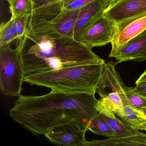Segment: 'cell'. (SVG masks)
I'll return each instance as SVG.
<instances>
[{
  "mask_svg": "<svg viewBox=\"0 0 146 146\" xmlns=\"http://www.w3.org/2000/svg\"><path fill=\"white\" fill-rule=\"evenodd\" d=\"M17 46L25 75L74 66L102 64L92 48L58 32L48 19L31 13Z\"/></svg>",
  "mask_w": 146,
  "mask_h": 146,
  "instance_id": "cell-1",
  "label": "cell"
},
{
  "mask_svg": "<svg viewBox=\"0 0 146 146\" xmlns=\"http://www.w3.org/2000/svg\"><path fill=\"white\" fill-rule=\"evenodd\" d=\"M91 93H68L52 90L43 95H20L10 117L35 135H43L54 127L72 120L88 125L99 113L98 100Z\"/></svg>",
  "mask_w": 146,
  "mask_h": 146,
  "instance_id": "cell-2",
  "label": "cell"
},
{
  "mask_svg": "<svg viewBox=\"0 0 146 146\" xmlns=\"http://www.w3.org/2000/svg\"><path fill=\"white\" fill-rule=\"evenodd\" d=\"M104 64L74 66L25 75L24 82L31 85L46 87L56 92L95 94Z\"/></svg>",
  "mask_w": 146,
  "mask_h": 146,
  "instance_id": "cell-3",
  "label": "cell"
},
{
  "mask_svg": "<svg viewBox=\"0 0 146 146\" xmlns=\"http://www.w3.org/2000/svg\"><path fill=\"white\" fill-rule=\"evenodd\" d=\"M25 76L17 47H0V88L6 96L21 95Z\"/></svg>",
  "mask_w": 146,
  "mask_h": 146,
  "instance_id": "cell-4",
  "label": "cell"
},
{
  "mask_svg": "<svg viewBox=\"0 0 146 146\" xmlns=\"http://www.w3.org/2000/svg\"><path fill=\"white\" fill-rule=\"evenodd\" d=\"M87 130V125L72 120L54 127L44 136L55 145L83 146L87 141L85 134Z\"/></svg>",
  "mask_w": 146,
  "mask_h": 146,
  "instance_id": "cell-5",
  "label": "cell"
},
{
  "mask_svg": "<svg viewBox=\"0 0 146 146\" xmlns=\"http://www.w3.org/2000/svg\"><path fill=\"white\" fill-rule=\"evenodd\" d=\"M146 30V12L116 23L110 58L129 41Z\"/></svg>",
  "mask_w": 146,
  "mask_h": 146,
  "instance_id": "cell-6",
  "label": "cell"
},
{
  "mask_svg": "<svg viewBox=\"0 0 146 146\" xmlns=\"http://www.w3.org/2000/svg\"><path fill=\"white\" fill-rule=\"evenodd\" d=\"M116 27V22L103 14L77 40L92 48L103 46L112 42Z\"/></svg>",
  "mask_w": 146,
  "mask_h": 146,
  "instance_id": "cell-7",
  "label": "cell"
},
{
  "mask_svg": "<svg viewBox=\"0 0 146 146\" xmlns=\"http://www.w3.org/2000/svg\"><path fill=\"white\" fill-rule=\"evenodd\" d=\"M146 12V0H118L107 7L103 15L116 23Z\"/></svg>",
  "mask_w": 146,
  "mask_h": 146,
  "instance_id": "cell-8",
  "label": "cell"
},
{
  "mask_svg": "<svg viewBox=\"0 0 146 146\" xmlns=\"http://www.w3.org/2000/svg\"><path fill=\"white\" fill-rule=\"evenodd\" d=\"M107 7L106 0H95L80 9L75 25L74 38L76 40L100 17Z\"/></svg>",
  "mask_w": 146,
  "mask_h": 146,
  "instance_id": "cell-9",
  "label": "cell"
},
{
  "mask_svg": "<svg viewBox=\"0 0 146 146\" xmlns=\"http://www.w3.org/2000/svg\"><path fill=\"white\" fill-rule=\"evenodd\" d=\"M111 58L118 63L128 61L143 62L146 60V30L133 38L117 50Z\"/></svg>",
  "mask_w": 146,
  "mask_h": 146,
  "instance_id": "cell-10",
  "label": "cell"
},
{
  "mask_svg": "<svg viewBox=\"0 0 146 146\" xmlns=\"http://www.w3.org/2000/svg\"><path fill=\"white\" fill-rule=\"evenodd\" d=\"M119 64L110 61L103 64L102 75L100 84L96 89L100 98L112 92H118L120 96L125 93V85L123 82L119 73L117 72L115 66Z\"/></svg>",
  "mask_w": 146,
  "mask_h": 146,
  "instance_id": "cell-11",
  "label": "cell"
},
{
  "mask_svg": "<svg viewBox=\"0 0 146 146\" xmlns=\"http://www.w3.org/2000/svg\"><path fill=\"white\" fill-rule=\"evenodd\" d=\"M80 9L68 10L63 7L57 15L48 20L58 32L74 38V29Z\"/></svg>",
  "mask_w": 146,
  "mask_h": 146,
  "instance_id": "cell-12",
  "label": "cell"
},
{
  "mask_svg": "<svg viewBox=\"0 0 146 146\" xmlns=\"http://www.w3.org/2000/svg\"><path fill=\"white\" fill-rule=\"evenodd\" d=\"M95 108L99 113L109 117H115L117 115L120 118L124 115V106L118 92L108 94L98 100Z\"/></svg>",
  "mask_w": 146,
  "mask_h": 146,
  "instance_id": "cell-13",
  "label": "cell"
},
{
  "mask_svg": "<svg viewBox=\"0 0 146 146\" xmlns=\"http://www.w3.org/2000/svg\"><path fill=\"white\" fill-rule=\"evenodd\" d=\"M146 146V134H138L123 137H108L104 140L86 141L83 146Z\"/></svg>",
  "mask_w": 146,
  "mask_h": 146,
  "instance_id": "cell-14",
  "label": "cell"
},
{
  "mask_svg": "<svg viewBox=\"0 0 146 146\" xmlns=\"http://www.w3.org/2000/svg\"><path fill=\"white\" fill-rule=\"evenodd\" d=\"M124 115L120 118L121 120L133 129L137 130H144L146 120L141 110L135 108L129 101L124 104Z\"/></svg>",
  "mask_w": 146,
  "mask_h": 146,
  "instance_id": "cell-15",
  "label": "cell"
},
{
  "mask_svg": "<svg viewBox=\"0 0 146 146\" xmlns=\"http://www.w3.org/2000/svg\"><path fill=\"white\" fill-rule=\"evenodd\" d=\"M106 121L115 134L114 137L129 136L138 134L140 131L133 129L127 124L118 119L117 117L111 118L100 113Z\"/></svg>",
  "mask_w": 146,
  "mask_h": 146,
  "instance_id": "cell-16",
  "label": "cell"
},
{
  "mask_svg": "<svg viewBox=\"0 0 146 146\" xmlns=\"http://www.w3.org/2000/svg\"><path fill=\"white\" fill-rule=\"evenodd\" d=\"M88 130L97 135L108 137H114L115 134L110 125L100 113L90 120L88 125Z\"/></svg>",
  "mask_w": 146,
  "mask_h": 146,
  "instance_id": "cell-17",
  "label": "cell"
},
{
  "mask_svg": "<svg viewBox=\"0 0 146 146\" xmlns=\"http://www.w3.org/2000/svg\"><path fill=\"white\" fill-rule=\"evenodd\" d=\"M19 39L13 20L2 22L0 26V47L10 45L12 42Z\"/></svg>",
  "mask_w": 146,
  "mask_h": 146,
  "instance_id": "cell-18",
  "label": "cell"
},
{
  "mask_svg": "<svg viewBox=\"0 0 146 146\" xmlns=\"http://www.w3.org/2000/svg\"><path fill=\"white\" fill-rule=\"evenodd\" d=\"M32 0H13L10 3V13L12 15L11 19H15L30 12Z\"/></svg>",
  "mask_w": 146,
  "mask_h": 146,
  "instance_id": "cell-19",
  "label": "cell"
},
{
  "mask_svg": "<svg viewBox=\"0 0 146 146\" xmlns=\"http://www.w3.org/2000/svg\"><path fill=\"white\" fill-rule=\"evenodd\" d=\"M124 90L128 100L135 108L141 110L146 107V98L134 92L133 88L125 86Z\"/></svg>",
  "mask_w": 146,
  "mask_h": 146,
  "instance_id": "cell-20",
  "label": "cell"
},
{
  "mask_svg": "<svg viewBox=\"0 0 146 146\" xmlns=\"http://www.w3.org/2000/svg\"><path fill=\"white\" fill-rule=\"evenodd\" d=\"M30 15L31 13L30 12L27 14L19 17L13 20L19 39H22L26 33Z\"/></svg>",
  "mask_w": 146,
  "mask_h": 146,
  "instance_id": "cell-21",
  "label": "cell"
},
{
  "mask_svg": "<svg viewBox=\"0 0 146 146\" xmlns=\"http://www.w3.org/2000/svg\"><path fill=\"white\" fill-rule=\"evenodd\" d=\"M64 8L68 10L80 9L95 0H61Z\"/></svg>",
  "mask_w": 146,
  "mask_h": 146,
  "instance_id": "cell-22",
  "label": "cell"
},
{
  "mask_svg": "<svg viewBox=\"0 0 146 146\" xmlns=\"http://www.w3.org/2000/svg\"><path fill=\"white\" fill-rule=\"evenodd\" d=\"M61 0H32L31 10H34L48 5L54 4Z\"/></svg>",
  "mask_w": 146,
  "mask_h": 146,
  "instance_id": "cell-23",
  "label": "cell"
},
{
  "mask_svg": "<svg viewBox=\"0 0 146 146\" xmlns=\"http://www.w3.org/2000/svg\"><path fill=\"white\" fill-rule=\"evenodd\" d=\"M136 86L133 88L134 92L146 98V82L135 83Z\"/></svg>",
  "mask_w": 146,
  "mask_h": 146,
  "instance_id": "cell-24",
  "label": "cell"
},
{
  "mask_svg": "<svg viewBox=\"0 0 146 146\" xmlns=\"http://www.w3.org/2000/svg\"><path fill=\"white\" fill-rule=\"evenodd\" d=\"M142 82H146V70L142 73V74H141V75L139 77V78L137 80L136 83Z\"/></svg>",
  "mask_w": 146,
  "mask_h": 146,
  "instance_id": "cell-25",
  "label": "cell"
},
{
  "mask_svg": "<svg viewBox=\"0 0 146 146\" xmlns=\"http://www.w3.org/2000/svg\"><path fill=\"white\" fill-rule=\"evenodd\" d=\"M106 1L107 5L108 7L109 6L111 5H113L114 4V3L117 1L118 0H106Z\"/></svg>",
  "mask_w": 146,
  "mask_h": 146,
  "instance_id": "cell-26",
  "label": "cell"
},
{
  "mask_svg": "<svg viewBox=\"0 0 146 146\" xmlns=\"http://www.w3.org/2000/svg\"><path fill=\"white\" fill-rule=\"evenodd\" d=\"M142 111L143 112V113H144V114H145V115H146V107L144 108H142V109H141Z\"/></svg>",
  "mask_w": 146,
  "mask_h": 146,
  "instance_id": "cell-27",
  "label": "cell"
},
{
  "mask_svg": "<svg viewBox=\"0 0 146 146\" xmlns=\"http://www.w3.org/2000/svg\"><path fill=\"white\" fill-rule=\"evenodd\" d=\"M144 118H145V119L146 120V115H145V114H144ZM144 130L146 131V125H145V129H144Z\"/></svg>",
  "mask_w": 146,
  "mask_h": 146,
  "instance_id": "cell-28",
  "label": "cell"
},
{
  "mask_svg": "<svg viewBox=\"0 0 146 146\" xmlns=\"http://www.w3.org/2000/svg\"><path fill=\"white\" fill-rule=\"evenodd\" d=\"M6 1H8V3L10 4V3L12 2L13 1V0H5Z\"/></svg>",
  "mask_w": 146,
  "mask_h": 146,
  "instance_id": "cell-29",
  "label": "cell"
}]
</instances>
